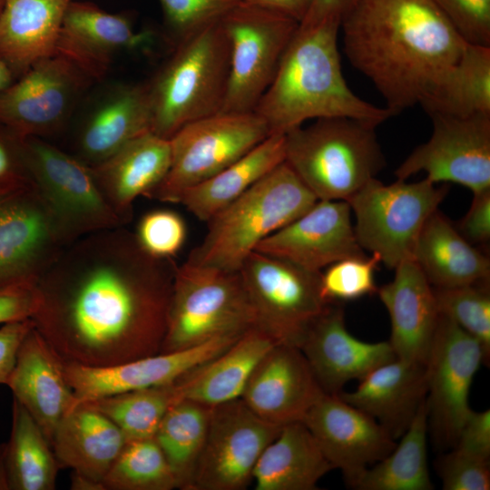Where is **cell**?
<instances>
[{
    "mask_svg": "<svg viewBox=\"0 0 490 490\" xmlns=\"http://www.w3.org/2000/svg\"><path fill=\"white\" fill-rule=\"evenodd\" d=\"M419 104L429 116L490 113V47L467 44Z\"/></svg>",
    "mask_w": 490,
    "mask_h": 490,
    "instance_id": "35",
    "label": "cell"
},
{
    "mask_svg": "<svg viewBox=\"0 0 490 490\" xmlns=\"http://www.w3.org/2000/svg\"><path fill=\"white\" fill-rule=\"evenodd\" d=\"M6 386L50 443L59 422L77 404L65 377L64 360L34 326L19 348Z\"/></svg>",
    "mask_w": 490,
    "mask_h": 490,
    "instance_id": "24",
    "label": "cell"
},
{
    "mask_svg": "<svg viewBox=\"0 0 490 490\" xmlns=\"http://www.w3.org/2000/svg\"><path fill=\"white\" fill-rule=\"evenodd\" d=\"M433 132L395 171L397 180L424 172L429 181L454 182L473 193L490 189V113L430 115Z\"/></svg>",
    "mask_w": 490,
    "mask_h": 490,
    "instance_id": "16",
    "label": "cell"
},
{
    "mask_svg": "<svg viewBox=\"0 0 490 490\" xmlns=\"http://www.w3.org/2000/svg\"><path fill=\"white\" fill-rule=\"evenodd\" d=\"M230 70V46L221 21L176 44L171 57L145 83L151 131L170 139L189 122L221 111Z\"/></svg>",
    "mask_w": 490,
    "mask_h": 490,
    "instance_id": "4",
    "label": "cell"
},
{
    "mask_svg": "<svg viewBox=\"0 0 490 490\" xmlns=\"http://www.w3.org/2000/svg\"><path fill=\"white\" fill-rule=\"evenodd\" d=\"M107 490H172L174 474L154 437L128 440L103 480Z\"/></svg>",
    "mask_w": 490,
    "mask_h": 490,
    "instance_id": "40",
    "label": "cell"
},
{
    "mask_svg": "<svg viewBox=\"0 0 490 490\" xmlns=\"http://www.w3.org/2000/svg\"><path fill=\"white\" fill-rule=\"evenodd\" d=\"M371 123L319 118L285 135V162L318 200L348 201L386 166Z\"/></svg>",
    "mask_w": 490,
    "mask_h": 490,
    "instance_id": "6",
    "label": "cell"
},
{
    "mask_svg": "<svg viewBox=\"0 0 490 490\" xmlns=\"http://www.w3.org/2000/svg\"><path fill=\"white\" fill-rule=\"evenodd\" d=\"M211 408L196 401L179 400L166 412L153 436L179 489L190 488L206 438Z\"/></svg>",
    "mask_w": 490,
    "mask_h": 490,
    "instance_id": "38",
    "label": "cell"
},
{
    "mask_svg": "<svg viewBox=\"0 0 490 490\" xmlns=\"http://www.w3.org/2000/svg\"><path fill=\"white\" fill-rule=\"evenodd\" d=\"M435 466L444 490L490 489L489 459L452 447L437 458Z\"/></svg>",
    "mask_w": 490,
    "mask_h": 490,
    "instance_id": "45",
    "label": "cell"
},
{
    "mask_svg": "<svg viewBox=\"0 0 490 490\" xmlns=\"http://www.w3.org/2000/svg\"><path fill=\"white\" fill-rule=\"evenodd\" d=\"M134 235L139 245L151 256L172 260L185 242L187 228L177 212L154 210L141 218Z\"/></svg>",
    "mask_w": 490,
    "mask_h": 490,
    "instance_id": "44",
    "label": "cell"
},
{
    "mask_svg": "<svg viewBox=\"0 0 490 490\" xmlns=\"http://www.w3.org/2000/svg\"><path fill=\"white\" fill-rule=\"evenodd\" d=\"M71 489L73 490H105L103 484L93 481L80 474L72 473Z\"/></svg>",
    "mask_w": 490,
    "mask_h": 490,
    "instance_id": "54",
    "label": "cell"
},
{
    "mask_svg": "<svg viewBox=\"0 0 490 490\" xmlns=\"http://www.w3.org/2000/svg\"><path fill=\"white\" fill-rule=\"evenodd\" d=\"M3 5H4V0H0V14L2 12Z\"/></svg>",
    "mask_w": 490,
    "mask_h": 490,
    "instance_id": "57",
    "label": "cell"
},
{
    "mask_svg": "<svg viewBox=\"0 0 490 490\" xmlns=\"http://www.w3.org/2000/svg\"><path fill=\"white\" fill-rule=\"evenodd\" d=\"M127 441L111 419L81 402L59 422L51 444L61 467L103 484Z\"/></svg>",
    "mask_w": 490,
    "mask_h": 490,
    "instance_id": "30",
    "label": "cell"
},
{
    "mask_svg": "<svg viewBox=\"0 0 490 490\" xmlns=\"http://www.w3.org/2000/svg\"><path fill=\"white\" fill-rule=\"evenodd\" d=\"M284 161L285 135L272 133L230 165L186 190L178 203L207 222Z\"/></svg>",
    "mask_w": 490,
    "mask_h": 490,
    "instance_id": "34",
    "label": "cell"
},
{
    "mask_svg": "<svg viewBox=\"0 0 490 490\" xmlns=\"http://www.w3.org/2000/svg\"><path fill=\"white\" fill-rule=\"evenodd\" d=\"M74 0H4L0 57L15 80L38 61L56 54L67 7Z\"/></svg>",
    "mask_w": 490,
    "mask_h": 490,
    "instance_id": "29",
    "label": "cell"
},
{
    "mask_svg": "<svg viewBox=\"0 0 490 490\" xmlns=\"http://www.w3.org/2000/svg\"><path fill=\"white\" fill-rule=\"evenodd\" d=\"M332 469L307 426L298 421L282 426L266 446L252 481L256 490H314Z\"/></svg>",
    "mask_w": 490,
    "mask_h": 490,
    "instance_id": "33",
    "label": "cell"
},
{
    "mask_svg": "<svg viewBox=\"0 0 490 490\" xmlns=\"http://www.w3.org/2000/svg\"><path fill=\"white\" fill-rule=\"evenodd\" d=\"M313 0H243L253 5L288 15L300 23L307 15Z\"/></svg>",
    "mask_w": 490,
    "mask_h": 490,
    "instance_id": "53",
    "label": "cell"
},
{
    "mask_svg": "<svg viewBox=\"0 0 490 490\" xmlns=\"http://www.w3.org/2000/svg\"><path fill=\"white\" fill-rule=\"evenodd\" d=\"M340 28L347 57L392 115L419 103L467 44L432 0H356Z\"/></svg>",
    "mask_w": 490,
    "mask_h": 490,
    "instance_id": "2",
    "label": "cell"
},
{
    "mask_svg": "<svg viewBox=\"0 0 490 490\" xmlns=\"http://www.w3.org/2000/svg\"><path fill=\"white\" fill-rule=\"evenodd\" d=\"M274 345L260 330H247L222 352L174 381L178 401L213 407L240 398L255 367Z\"/></svg>",
    "mask_w": 490,
    "mask_h": 490,
    "instance_id": "31",
    "label": "cell"
},
{
    "mask_svg": "<svg viewBox=\"0 0 490 490\" xmlns=\"http://www.w3.org/2000/svg\"><path fill=\"white\" fill-rule=\"evenodd\" d=\"M322 394L301 350L274 345L255 367L240 398L260 417L282 426L302 421Z\"/></svg>",
    "mask_w": 490,
    "mask_h": 490,
    "instance_id": "23",
    "label": "cell"
},
{
    "mask_svg": "<svg viewBox=\"0 0 490 490\" xmlns=\"http://www.w3.org/2000/svg\"><path fill=\"white\" fill-rule=\"evenodd\" d=\"M446 192L427 178L410 183L397 180L388 185L371 179L347 201L356 217L358 244L390 269L413 259L421 229Z\"/></svg>",
    "mask_w": 490,
    "mask_h": 490,
    "instance_id": "9",
    "label": "cell"
},
{
    "mask_svg": "<svg viewBox=\"0 0 490 490\" xmlns=\"http://www.w3.org/2000/svg\"><path fill=\"white\" fill-rule=\"evenodd\" d=\"M241 335L220 336L189 348L111 366L93 367L64 361V374L78 403L162 386L174 382L211 359Z\"/></svg>",
    "mask_w": 490,
    "mask_h": 490,
    "instance_id": "19",
    "label": "cell"
},
{
    "mask_svg": "<svg viewBox=\"0 0 490 490\" xmlns=\"http://www.w3.org/2000/svg\"><path fill=\"white\" fill-rule=\"evenodd\" d=\"M14 81L15 77L12 72L0 57V91L7 87Z\"/></svg>",
    "mask_w": 490,
    "mask_h": 490,
    "instance_id": "56",
    "label": "cell"
},
{
    "mask_svg": "<svg viewBox=\"0 0 490 490\" xmlns=\"http://www.w3.org/2000/svg\"><path fill=\"white\" fill-rule=\"evenodd\" d=\"M489 282L434 288L440 314L452 319L482 346L485 363L490 358Z\"/></svg>",
    "mask_w": 490,
    "mask_h": 490,
    "instance_id": "41",
    "label": "cell"
},
{
    "mask_svg": "<svg viewBox=\"0 0 490 490\" xmlns=\"http://www.w3.org/2000/svg\"><path fill=\"white\" fill-rule=\"evenodd\" d=\"M356 0H313L302 21L299 28H309L324 21L342 19L345 13L351 7Z\"/></svg>",
    "mask_w": 490,
    "mask_h": 490,
    "instance_id": "52",
    "label": "cell"
},
{
    "mask_svg": "<svg viewBox=\"0 0 490 490\" xmlns=\"http://www.w3.org/2000/svg\"><path fill=\"white\" fill-rule=\"evenodd\" d=\"M177 401L172 382L83 403L106 416L128 440H132L152 437L166 412Z\"/></svg>",
    "mask_w": 490,
    "mask_h": 490,
    "instance_id": "39",
    "label": "cell"
},
{
    "mask_svg": "<svg viewBox=\"0 0 490 490\" xmlns=\"http://www.w3.org/2000/svg\"><path fill=\"white\" fill-rule=\"evenodd\" d=\"M466 44L490 47V0H432Z\"/></svg>",
    "mask_w": 490,
    "mask_h": 490,
    "instance_id": "46",
    "label": "cell"
},
{
    "mask_svg": "<svg viewBox=\"0 0 490 490\" xmlns=\"http://www.w3.org/2000/svg\"><path fill=\"white\" fill-rule=\"evenodd\" d=\"M455 448L468 454L490 458V410H471L466 418Z\"/></svg>",
    "mask_w": 490,
    "mask_h": 490,
    "instance_id": "49",
    "label": "cell"
},
{
    "mask_svg": "<svg viewBox=\"0 0 490 490\" xmlns=\"http://www.w3.org/2000/svg\"><path fill=\"white\" fill-rule=\"evenodd\" d=\"M482 363L486 364L480 343L440 314L426 364V405L428 428L441 448H452L456 443L472 410L468 396Z\"/></svg>",
    "mask_w": 490,
    "mask_h": 490,
    "instance_id": "14",
    "label": "cell"
},
{
    "mask_svg": "<svg viewBox=\"0 0 490 490\" xmlns=\"http://www.w3.org/2000/svg\"><path fill=\"white\" fill-rule=\"evenodd\" d=\"M34 326L32 318L0 326V384L6 385L15 365L19 348Z\"/></svg>",
    "mask_w": 490,
    "mask_h": 490,
    "instance_id": "51",
    "label": "cell"
},
{
    "mask_svg": "<svg viewBox=\"0 0 490 490\" xmlns=\"http://www.w3.org/2000/svg\"><path fill=\"white\" fill-rule=\"evenodd\" d=\"M380 258L350 257L332 263L320 272V286L329 302L354 300L377 292L375 273Z\"/></svg>",
    "mask_w": 490,
    "mask_h": 490,
    "instance_id": "42",
    "label": "cell"
},
{
    "mask_svg": "<svg viewBox=\"0 0 490 490\" xmlns=\"http://www.w3.org/2000/svg\"><path fill=\"white\" fill-rule=\"evenodd\" d=\"M243 0H160L164 24L175 44L220 21Z\"/></svg>",
    "mask_w": 490,
    "mask_h": 490,
    "instance_id": "43",
    "label": "cell"
},
{
    "mask_svg": "<svg viewBox=\"0 0 490 490\" xmlns=\"http://www.w3.org/2000/svg\"><path fill=\"white\" fill-rule=\"evenodd\" d=\"M301 422L351 488L367 468L386 457L397 445L377 420L338 395L322 394Z\"/></svg>",
    "mask_w": 490,
    "mask_h": 490,
    "instance_id": "17",
    "label": "cell"
},
{
    "mask_svg": "<svg viewBox=\"0 0 490 490\" xmlns=\"http://www.w3.org/2000/svg\"><path fill=\"white\" fill-rule=\"evenodd\" d=\"M220 21L230 46V78L220 112H254L299 23L283 14L243 2Z\"/></svg>",
    "mask_w": 490,
    "mask_h": 490,
    "instance_id": "12",
    "label": "cell"
},
{
    "mask_svg": "<svg viewBox=\"0 0 490 490\" xmlns=\"http://www.w3.org/2000/svg\"><path fill=\"white\" fill-rule=\"evenodd\" d=\"M5 460L9 490L55 489L61 466L52 445L28 411L15 398Z\"/></svg>",
    "mask_w": 490,
    "mask_h": 490,
    "instance_id": "36",
    "label": "cell"
},
{
    "mask_svg": "<svg viewBox=\"0 0 490 490\" xmlns=\"http://www.w3.org/2000/svg\"><path fill=\"white\" fill-rule=\"evenodd\" d=\"M428 421L426 399L400 442L383 459L367 468L352 488L359 490H431L427 466Z\"/></svg>",
    "mask_w": 490,
    "mask_h": 490,
    "instance_id": "37",
    "label": "cell"
},
{
    "mask_svg": "<svg viewBox=\"0 0 490 490\" xmlns=\"http://www.w3.org/2000/svg\"><path fill=\"white\" fill-rule=\"evenodd\" d=\"M152 41L151 31L136 32L130 18L111 14L91 2L72 1L60 30L56 54L93 82L103 80L122 52Z\"/></svg>",
    "mask_w": 490,
    "mask_h": 490,
    "instance_id": "21",
    "label": "cell"
},
{
    "mask_svg": "<svg viewBox=\"0 0 490 490\" xmlns=\"http://www.w3.org/2000/svg\"><path fill=\"white\" fill-rule=\"evenodd\" d=\"M5 443H0V490H9L5 470Z\"/></svg>",
    "mask_w": 490,
    "mask_h": 490,
    "instance_id": "55",
    "label": "cell"
},
{
    "mask_svg": "<svg viewBox=\"0 0 490 490\" xmlns=\"http://www.w3.org/2000/svg\"><path fill=\"white\" fill-rule=\"evenodd\" d=\"M456 228L471 244L490 240V189L473 193L470 208Z\"/></svg>",
    "mask_w": 490,
    "mask_h": 490,
    "instance_id": "50",
    "label": "cell"
},
{
    "mask_svg": "<svg viewBox=\"0 0 490 490\" xmlns=\"http://www.w3.org/2000/svg\"><path fill=\"white\" fill-rule=\"evenodd\" d=\"M256 251L313 272L350 257L365 256L346 201L318 200L302 215L259 244Z\"/></svg>",
    "mask_w": 490,
    "mask_h": 490,
    "instance_id": "20",
    "label": "cell"
},
{
    "mask_svg": "<svg viewBox=\"0 0 490 490\" xmlns=\"http://www.w3.org/2000/svg\"><path fill=\"white\" fill-rule=\"evenodd\" d=\"M92 83L58 54L42 59L0 91V122L24 137L54 135Z\"/></svg>",
    "mask_w": 490,
    "mask_h": 490,
    "instance_id": "15",
    "label": "cell"
},
{
    "mask_svg": "<svg viewBox=\"0 0 490 490\" xmlns=\"http://www.w3.org/2000/svg\"><path fill=\"white\" fill-rule=\"evenodd\" d=\"M426 391V365L397 358L366 375L353 391L337 395L372 416L397 440L408 428Z\"/></svg>",
    "mask_w": 490,
    "mask_h": 490,
    "instance_id": "28",
    "label": "cell"
},
{
    "mask_svg": "<svg viewBox=\"0 0 490 490\" xmlns=\"http://www.w3.org/2000/svg\"><path fill=\"white\" fill-rule=\"evenodd\" d=\"M340 22L331 19L298 28L254 110L270 134H285L310 119L347 117L377 126L393 116L347 84L338 48Z\"/></svg>",
    "mask_w": 490,
    "mask_h": 490,
    "instance_id": "3",
    "label": "cell"
},
{
    "mask_svg": "<svg viewBox=\"0 0 490 490\" xmlns=\"http://www.w3.org/2000/svg\"><path fill=\"white\" fill-rule=\"evenodd\" d=\"M394 270V279L376 292L389 315L388 342L397 358L426 364L440 315L433 286L413 259Z\"/></svg>",
    "mask_w": 490,
    "mask_h": 490,
    "instance_id": "25",
    "label": "cell"
},
{
    "mask_svg": "<svg viewBox=\"0 0 490 490\" xmlns=\"http://www.w3.org/2000/svg\"><path fill=\"white\" fill-rule=\"evenodd\" d=\"M281 426L256 415L241 398L211 407L204 445L189 490H242Z\"/></svg>",
    "mask_w": 490,
    "mask_h": 490,
    "instance_id": "13",
    "label": "cell"
},
{
    "mask_svg": "<svg viewBox=\"0 0 490 490\" xmlns=\"http://www.w3.org/2000/svg\"><path fill=\"white\" fill-rule=\"evenodd\" d=\"M40 303L37 280L0 287V325L32 318Z\"/></svg>",
    "mask_w": 490,
    "mask_h": 490,
    "instance_id": "48",
    "label": "cell"
},
{
    "mask_svg": "<svg viewBox=\"0 0 490 490\" xmlns=\"http://www.w3.org/2000/svg\"><path fill=\"white\" fill-rule=\"evenodd\" d=\"M149 131L151 111L146 84L117 85L84 116L74 134L71 154L93 167Z\"/></svg>",
    "mask_w": 490,
    "mask_h": 490,
    "instance_id": "27",
    "label": "cell"
},
{
    "mask_svg": "<svg viewBox=\"0 0 490 490\" xmlns=\"http://www.w3.org/2000/svg\"><path fill=\"white\" fill-rule=\"evenodd\" d=\"M413 260L434 288L489 281L488 258L467 241L437 210L421 229Z\"/></svg>",
    "mask_w": 490,
    "mask_h": 490,
    "instance_id": "32",
    "label": "cell"
},
{
    "mask_svg": "<svg viewBox=\"0 0 490 490\" xmlns=\"http://www.w3.org/2000/svg\"><path fill=\"white\" fill-rule=\"evenodd\" d=\"M28 168L66 246L86 235L122 227L89 166L39 137H25Z\"/></svg>",
    "mask_w": 490,
    "mask_h": 490,
    "instance_id": "11",
    "label": "cell"
},
{
    "mask_svg": "<svg viewBox=\"0 0 490 490\" xmlns=\"http://www.w3.org/2000/svg\"><path fill=\"white\" fill-rule=\"evenodd\" d=\"M269 135L266 122L255 112H220L187 123L169 139V172L148 198L178 203L186 190L230 165Z\"/></svg>",
    "mask_w": 490,
    "mask_h": 490,
    "instance_id": "10",
    "label": "cell"
},
{
    "mask_svg": "<svg viewBox=\"0 0 490 490\" xmlns=\"http://www.w3.org/2000/svg\"><path fill=\"white\" fill-rule=\"evenodd\" d=\"M253 328V313L240 274L185 261L176 267L160 353L189 348Z\"/></svg>",
    "mask_w": 490,
    "mask_h": 490,
    "instance_id": "7",
    "label": "cell"
},
{
    "mask_svg": "<svg viewBox=\"0 0 490 490\" xmlns=\"http://www.w3.org/2000/svg\"><path fill=\"white\" fill-rule=\"evenodd\" d=\"M65 247L35 186L0 196V287L37 280Z\"/></svg>",
    "mask_w": 490,
    "mask_h": 490,
    "instance_id": "18",
    "label": "cell"
},
{
    "mask_svg": "<svg viewBox=\"0 0 490 490\" xmlns=\"http://www.w3.org/2000/svg\"><path fill=\"white\" fill-rule=\"evenodd\" d=\"M24 138L0 122V196L34 186Z\"/></svg>",
    "mask_w": 490,
    "mask_h": 490,
    "instance_id": "47",
    "label": "cell"
},
{
    "mask_svg": "<svg viewBox=\"0 0 490 490\" xmlns=\"http://www.w3.org/2000/svg\"><path fill=\"white\" fill-rule=\"evenodd\" d=\"M299 349L324 393L330 395L397 358L388 341L370 343L352 336L346 328L343 309L336 302L329 303L312 324Z\"/></svg>",
    "mask_w": 490,
    "mask_h": 490,
    "instance_id": "22",
    "label": "cell"
},
{
    "mask_svg": "<svg viewBox=\"0 0 490 490\" xmlns=\"http://www.w3.org/2000/svg\"><path fill=\"white\" fill-rule=\"evenodd\" d=\"M175 270L122 226L86 235L39 276L34 328L65 362L111 366L160 353Z\"/></svg>",
    "mask_w": 490,
    "mask_h": 490,
    "instance_id": "1",
    "label": "cell"
},
{
    "mask_svg": "<svg viewBox=\"0 0 490 490\" xmlns=\"http://www.w3.org/2000/svg\"><path fill=\"white\" fill-rule=\"evenodd\" d=\"M171 161L170 140L149 131L90 169L123 226L132 218L134 201L139 196L148 197L160 185L169 172Z\"/></svg>",
    "mask_w": 490,
    "mask_h": 490,
    "instance_id": "26",
    "label": "cell"
},
{
    "mask_svg": "<svg viewBox=\"0 0 490 490\" xmlns=\"http://www.w3.org/2000/svg\"><path fill=\"white\" fill-rule=\"evenodd\" d=\"M253 313V328L276 345L300 347L307 332L329 305L320 272L253 251L240 269Z\"/></svg>",
    "mask_w": 490,
    "mask_h": 490,
    "instance_id": "8",
    "label": "cell"
},
{
    "mask_svg": "<svg viewBox=\"0 0 490 490\" xmlns=\"http://www.w3.org/2000/svg\"><path fill=\"white\" fill-rule=\"evenodd\" d=\"M317 201L283 162L207 221L204 239L186 261L239 271L260 242Z\"/></svg>",
    "mask_w": 490,
    "mask_h": 490,
    "instance_id": "5",
    "label": "cell"
}]
</instances>
